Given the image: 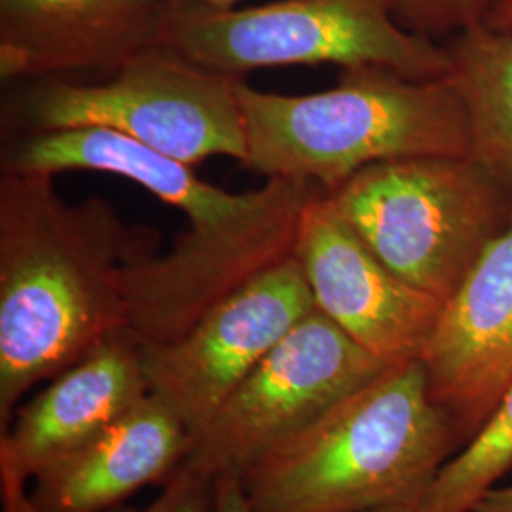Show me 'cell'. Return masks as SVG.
Listing matches in <instances>:
<instances>
[{"mask_svg": "<svg viewBox=\"0 0 512 512\" xmlns=\"http://www.w3.org/2000/svg\"><path fill=\"white\" fill-rule=\"evenodd\" d=\"M99 171L143 186L184 220L167 253L124 274L128 329L141 342H167L256 275L293 256L300 219L323 190L302 179H268L228 192L177 162L105 129L16 135L4 143L0 173Z\"/></svg>", "mask_w": 512, "mask_h": 512, "instance_id": "cell-1", "label": "cell"}, {"mask_svg": "<svg viewBox=\"0 0 512 512\" xmlns=\"http://www.w3.org/2000/svg\"><path fill=\"white\" fill-rule=\"evenodd\" d=\"M48 173H0V433L21 399L128 329L124 274L158 234L114 203L61 198Z\"/></svg>", "mask_w": 512, "mask_h": 512, "instance_id": "cell-2", "label": "cell"}, {"mask_svg": "<svg viewBox=\"0 0 512 512\" xmlns=\"http://www.w3.org/2000/svg\"><path fill=\"white\" fill-rule=\"evenodd\" d=\"M458 450L423 361H410L387 366L239 480L251 512L416 507Z\"/></svg>", "mask_w": 512, "mask_h": 512, "instance_id": "cell-3", "label": "cell"}, {"mask_svg": "<svg viewBox=\"0 0 512 512\" xmlns=\"http://www.w3.org/2000/svg\"><path fill=\"white\" fill-rule=\"evenodd\" d=\"M247 156L266 179H302L330 192L368 165L418 156H469V122L450 76L414 80L359 67L306 95L239 82Z\"/></svg>", "mask_w": 512, "mask_h": 512, "instance_id": "cell-4", "label": "cell"}, {"mask_svg": "<svg viewBox=\"0 0 512 512\" xmlns=\"http://www.w3.org/2000/svg\"><path fill=\"white\" fill-rule=\"evenodd\" d=\"M241 80L152 46L99 82L27 80L6 97L2 120L16 135L105 129L186 165L213 156L243 164Z\"/></svg>", "mask_w": 512, "mask_h": 512, "instance_id": "cell-5", "label": "cell"}, {"mask_svg": "<svg viewBox=\"0 0 512 512\" xmlns=\"http://www.w3.org/2000/svg\"><path fill=\"white\" fill-rule=\"evenodd\" d=\"M217 73L289 65L380 67L414 80L446 78V46L408 29L395 0H277L255 8L171 0L160 42Z\"/></svg>", "mask_w": 512, "mask_h": 512, "instance_id": "cell-6", "label": "cell"}, {"mask_svg": "<svg viewBox=\"0 0 512 512\" xmlns=\"http://www.w3.org/2000/svg\"><path fill=\"white\" fill-rule=\"evenodd\" d=\"M325 196L393 274L444 304L512 224L511 196L471 156L368 165Z\"/></svg>", "mask_w": 512, "mask_h": 512, "instance_id": "cell-7", "label": "cell"}, {"mask_svg": "<svg viewBox=\"0 0 512 512\" xmlns=\"http://www.w3.org/2000/svg\"><path fill=\"white\" fill-rule=\"evenodd\" d=\"M385 365L313 308L289 330L192 439L181 467L241 475L277 444L380 376Z\"/></svg>", "mask_w": 512, "mask_h": 512, "instance_id": "cell-8", "label": "cell"}, {"mask_svg": "<svg viewBox=\"0 0 512 512\" xmlns=\"http://www.w3.org/2000/svg\"><path fill=\"white\" fill-rule=\"evenodd\" d=\"M294 256L256 275L167 342H141L148 393L188 427L192 439L275 344L313 310Z\"/></svg>", "mask_w": 512, "mask_h": 512, "instance_id": "cell-9", "label": "cell"}, {"mask_svg": "<svg viewBox=\"0 0 512 512\" xmlns=\"http://www.w3.org/2000/svg\"><path fill=\"white\" fill-rule=\"evenodd\" d=\"M293 256L315 308L359 346L385 365L423 359L444 302L393 274L336 213L325 192L308 203Z\"/></svg>", "mask_w": 512, "mask_h": 512, "instance_id": "cell-10", "label": "cell"}, {"mask_svg": "<svg viewBox=\"0 0 512 512\" xmlns=\"http://www.w3.org/2000/svg\"><path fill=\"white\" fill-rule=\"evenodd\" d=\"M141 340L118 330L50 380L0 433L2 512H29L27 484L147 399Z\"/></svg>", "mask_w": 512, "mask_h": 512, "instance_id": "cell-11", "label": "cell"}, {"mask_svg": "<svg viewBox=\"0 0 512 512\" xmlns=\"http://www.w3.org/2000/svg\"><path fill=\"white\" fill-rule=\"evenodd\" d=\"M421 361L461 450L512 384V224L444 304Z\"/></svg>", "mask_w": 512, "mask_h": 512, "instance_id": "cell-12", "label": "cell"}, {"mask_svg": "<svg viewBox=\"0 0 512 512\" xmlns=\"http://www.w3.org/2000/svg\"><path fill=\"white\" fill-rule=\"evenodd\" d=\"M171 0H0V78L109 76L158 46Z\"/></svg>", "mask_w": 512, "mask_h": 512, "instance_id": "cell-13", "label": "cell"}, {"mask_svg": "<svg viewBox=\"0 0 512 512\" xmlns=\"http://www.w3.org/2000/svg\"><path fill=\"white\" fill-rule=\"evenodd\" d=\"M192 435L148 395L107 431L57 459L33 480L29 512H105L162 482L183 463Z\"/></svg>", "mask_w": 512, "mask_h": 512, "instance_id": "cell-14", "label": "cell"}, {"mask_svg": "<svg viewBox=\"0 0 512 512\" xmlns=\"http://www.w3.org/2000/svg\"><path fill=\"white\" fill-rule=\"evenodd\" d=\"M446 48L469 122V156L512 198V33L482 21Z\"/></svg>", "mask_w": 512, "mask_h": 512, "instance_id": "cell-15", "label": "cell"}, {"mask_svg": "<svg viewBox=\"0 0 512 512\" xmlns=\"http://www.w3.org/2000/svg\"><path fill=\"white\" fill-rule=\"evenodd\" d=\"M511 467L512 384L475 439L440 467L416 511L471 512Z\"/></svg>", "mask_w": 512, "mask_h": 512, "instance_id": "cell-16", "label": "cell"}, {"mask_svg": "<svg viewBox=\"0 0 512 512\" xmlns=\"http://www.w3.org/2000/svg\"><path fill=\"white\" fill-rule=\"evenodd\" d=\"M505 0H395L397 18L420 35H446L486 21Z\"/></svg>", "mask_w": 512, "mask_h": 512, "instance_id": "cell-17", "label": "cell"}, {"mask_svg": "<svg viewBox=\"0 0 512 512\" xmlns=\"http://www.w3.org/2000/svg\"><path fill=\"white\" fill-rule=\"evenodd\" d=\"M213 482L205 476L179 467L164 482L162 494L147 507H114L105 512H209Z\"/></svg>", "mask_w": 512, "mask_h": 512, "instance_id": "cell-18", "label": "cell"}, {"mask_svg": "<svg viewBox=\"0 0 512 512\" xmlns=\"http://www.w3.org/2000/svg\"><path fill=\"white\" fill-rule=\"evenodd\" d=\"M209 512H251L238 476H219L213 480Z\"/></svg>", "mask_w": 512, "mask_h": 512, "instance_id": "cell-19", "label": "cell"}, {"mask_svg": "<svg viewBox=\"0 0 512 512\" xmlns=\"http://www.w3.org/2000/svg\"><path fill=\"white\" fill-rule=\"evenodd\" d=\"M471 512H512V486H495Z\"/></svg>", "mask_w": 512, "mask_h": 512, "instance_id": "cell-20", "label": "cell"}, {"mask_svg": "<svg viewBox=\"0 0 512 512\" xmlns=\"http://www.w3.org/2000/svg\"><path fill=\"white\" fill-rule=\"evenodd\" d=\"M486 23L497 31L512 33V0H505L501 6H497L486 19Z\"/></svg>", "mask_w": 512, "mask_h": 512, "instance_id": "cell-21", "label": "cell"}, {"mask_svg": "<svg viewBox=\"0 0 512 512\" xmlns=\"http://www.w3.org/2000/svg\"><path fill=\"white\" fill-rule=\"evenodd\" d=\"M194 2H203V4H211V6H232L236 0H194Z\"/></svg>", "mask_w": 512, "mask_h": 512, "instance_id": "cell-22", "label": "cell"}, {"mask_svg": "<svg viewBox=\"0 0 512 512\" xmlns=\"http://www.w3.org/2000/svg\"><path fill=\"white\" fill-rule=\"evenodd\" d=\"M372 512H418L416 507H393V509H380V511Z\"/></svg>", "mask_w": 512, "mask_h": 512, "instance_id": "cell-23", "label": "cell"}]
</instances>
